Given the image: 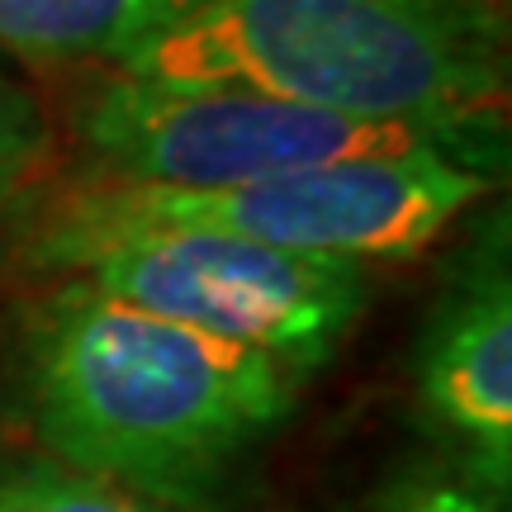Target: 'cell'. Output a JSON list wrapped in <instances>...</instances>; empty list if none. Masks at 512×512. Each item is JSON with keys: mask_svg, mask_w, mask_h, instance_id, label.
Here are the masks:
<instances>
[{"mask_svg": "<svg viewBox=\"0 0 512 512\" xmlns=\"http://www.w3.org/2000/svg\"><path fill=\"white\" fill-rule=\"evenodd\" d=\"M48 147H53V133L43 119V105L29 95V86H19L0 67V204H10L34 181Z\"/></svg>", "mask_w": 512, "mask_h": 512, "instance_id": "9c48e42d", "label": "cell"}, {"mask_svg": "<svg viewBox=\"0 0 512 512\" xmlns=\"http://www.w3.org/2000/svg\"><path fill=\"white\" fill-rule=\"evenodd\" d=\"M422 403L503 484L512 465V285L484 256L441 304L422 347Z\"/></svg>", "mask_w": 512, "mask_h": 512, "instance_id": "8992f818", "label": "cell"}, {"mask_svg": "<svg viewBox=\"0 0 512 512\" xmlns=\"http://www.w3.org/2000/svg\"><path fill=\"white\" fill-rule=\"evenodd\" d=\"M204 0H0V53L34 67L100 62L119 72Z\"/></svg>", "mask_w": 512, "mask_h": 512, "instance_id": "52a82bcc", "label": "cell"}, {"mask_svg": "<svg viewBox=\"0 0 512 512\" xmlns=\"http://www.w3.org/2000/svg\"><path fill=\"white\" fill-rule=\"evenodd\" d=\"M456 15H465L470 24H479L484 34H494L508 43V15H512V0H446Z\"/></svg>", "mask_w": 512, "mask_h": 512, "instance_id": "8fae6325", "label": "cell"}, {"mask_svg": "<svg viewBox=\"0 0 512 512\" xmlns=\"http://www.w3.org/2000/svg\"><path fill=\"white\" fill-rule=\"evenodd\" d=\"M119 76L238 86L437 138L489 176L508 138L503 38L446 0H204ZM494 181V176H489Z\"/></svg>", "mask_w": 512, "mask_h": 512, "instance_id": "7a4b0ae2", "label": "cell"}, {"mask_svg": "<svg viewBox=\"0 0 512 512\" xmlns=\"http://www.w3.org/2000/svg\"><path fill=\"white\" fill-rule=\"evenodd\" d=\"M403 512H498L489 498L470 494V489H456V484H437V489H422Z\"/></svg>", "mask_w": 512, "mask_h": 512, "instance_id": "30bf717a", "label": "cell"}, {"mask_svg": "<svg viewBox=\"0 0 512 512\" xmlns=\"http://www.w3.org/2000/svg\"><path fill=\"white\" fill-rule=\"evenodd\" d=\"M76 133L95 181L162 190H223L356 157H456L403 124H366L238 86H171L119 72L81 105Z\"/></svg>", "mask_w": 512, "mask_h": 512, "instance_id": "5b68a950", "label": "cell"}, {"mask_svg": "<svg viewBox=\"0 0 512 512\" xmlns=\"http://www.w3.org/2000/svg\"><path fill=\"white\" fill-rule=\"evenodd\" d=\"M34 261L133 309L285 361L323 366L366 309V266L280 252L204 228L100 219L62 200L34 233Z\"/></svg>", "mask_w": 512, "mask_h": 512, "instance_id": "3957f363", "label": "cell"}, {"mask_svg": "<svg viewBox=\"0 0 512 512\" xmlns=\"http://www.w3.org/2000/svg\"><path fill=\"white\" fill-rule=\"evenodd\" d=\"M0 512H166L157 498H143L110 484V479L81 475V470H24L0 479Z\"/></svg>", "mask_w": 512, "mask_h": 512, "instance_id": "ba28073f", "label": "cell"}, {"mask_svg": "<svg viewBox=\"0 0 512 512\" xmlns=\"http://www.w3.org/2000/svg\"><path fill=\"white\" fill-rule=\"evenodd\" d=\"M285 361L62 280L24 337V403L67 470L185 503L290 413Z\"/></svg>", "mask_w": 512, "mask_h": 512, "instance_id": "6da1fadb", "label": "cell"}, {"mask_svg": "<svg viewBox=\"0 0 512 512\" xmlns=\"http://www.w3.org/2000/svg\"><path fill=\"white\" fill-rule=\"evenodd\" d=\"M489 176L456 157H356L313 171H285L266 181L223 190H162V185L95 181L67 200L86 214L124 223L204 228L242 242L342 261H403L446 233L479 195Z\"/></svg>", "mask_w": 512, "mask_h": 512, "instance_id": "277c9868", "label": "cell"}]
</instances>
